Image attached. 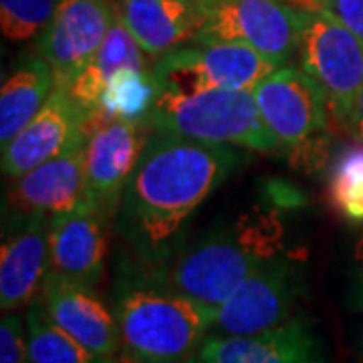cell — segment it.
<instances>
[{
	"mask_svg": "<svg viewBox=\"0 0 363 363\" xmlns=\"http://www.w3.org/2000/svg\"><path fill=\"white\" fill-rule=\"evenodd\" d=\"M152 133L143 119L116 117L87 133L85 145V200L117 216L125 186Z\"/></svg>",
	"mask_w": 363,
	"mask_h": 363,
	"instance_id": "obj_11",
	"label": "cell"
},
{
	"mask_svg": "<svg viewBox=\"0 0 363 363\" xmlns=\"http://www.w3.org/2000/svg\"><path fill=\"white\" fill-rule=\"evenodd\" d=\"M85 113L69 89L55 87L40 111L2 150V172L11 180L59 156L83 130Z\"/></svg>",
	"mask_w": 363,
	"mask_h": 363,
	"instance_id": "obj_17",
	"label": "cell"
},
{
	"mask_svg": "<svg viewBox=\"0 0 363 363\" xmlns=\"http://www.w3.org/2000/svg\"><path fill=\"white\" fill-rule=\"evenodd\" d=\"M51 216L9 212L0 248V307L18 311L40 295L51 269Z\"/></svg>",
	"mask_w": 363,
	"mask_h": 363,
	"instance_id": "obj_12",
	"label": "cell"
},
{
	"mask_svg": "<svg viewBox=\"0 0 363 363\" xmlns=\"http://www.w3.org/2000/svg\"><path fill=\"white\" fill-rule=\"evenodd\" d=\"M59 0H0V26L4 39L26 43L49 26Z\"/></svg>",
	"mask_w": 363,
	"mask_h": 363,
	"instance_id": "obj_24",
	"label": "cell"
},
{
	"mask_svg": "<svg viewBox=\"0 0 363 363\" xmlns=\"http://www.w3.org/2000/svg\"><path fill=\"white\" fill-rule=\"evenodd\" d=\"M188 363H208V362L204 359V357H202V355H200V351H198V353H196L194 357H192V359H190Z\"/></svg>",
	"mask_w": 363,
	"mask_h": 363,
	"instance_id": "obj_30",
	"label": "cell"
},
{
	"mask_svg": "<svg viewBox=\"0 0 363 363\" xmlns=\"http://www.w3.org/2000/svg\"><path fill=\"white\" fill-rule=\"evenodd\" d=\"M85 145L87 133L81 130L59 156L14 178L9 210L55 216L85 204Z\"/></svg>",
	"mask_w": 363,
	"mask_h": 363,
	"instance_id": "obj_14",
	"label": "cell"
},
{
	"mask_svg": "<svg viewBox=\"0 0 363 363\" xmlns=\"http://www.w3.org/2000/svg\"><path fill=\"white\" fill-rule=\"evenodd\" d=\"M353 301L363 309V236L353 250Z\"/></svg>",
	"mask_w": 363,
	"mask_h": 363,
	"instance_id": "obj_27",
	"label": "cell"
},
{
	"mask_svg": "<svg viewBox=\"0 0 363 363\" xmlns=\"http://www.w3.org/2000/svg\"><path fill=\"white\" fill-rule=\"evenodd\" d=\"M156 97L157 89L152 71L147 73V71L130 69L111 79L97 107L111 119L121 117V119L143 121L150 116Z\"/></svg>",
	"mask_w": 363,
	"mask_h": 363,
	"instance_id": "obj_22",
	"label": "cell"
},
{
	"mask_svg": "<svg viewBox=\"0 0 363 363\" xmlns=\"http://www.w3.org/2000/svg\"><path fill=\"white\" fill-rule=\"evenodd\" d=\"M111 216L91 202L51 216V269L65 277L97 285L104 277Z\"/></svg>",
	"mask_w": 363,
	"mask_h": 363,
	"instance_id": "obj_16",
	"label": "cell"
},
{
	"mask_svg": "<svg viewBox=\"0 0 363 363\" xmlns=\"http://www.w3.org/2000/svg\"><path fill=\"white\" fill-rule=\"evenodd\" d=\"M55 89L51 65L39 52H25L0 91V143L2 150L13 142L16 133L37 116Z\"/></svg>",
	"mask_w": 363,
	"mask_h": 363,
	"instance_id": "obj_20",
	"label": "cell"
},
{
	"mask_svg": "<svg viewBox=\"0 0 363 363\" xmlns=\"http://www.w3.org/2000/svg\"><path fill=\"white\" fill-rule=\"evenodd\" d=\"M260 117L281 150H298L327 128L329 107L321 87L291 63L277 67L252 89Z\"/></svg>",
	"mask_w": 363,
	"mask_h": 363,
	"instance_id": "obj_9",
	"label": "cell"
},
{
	"mask_svg": "<svg viewBox=\"0 0 363 363\" xmlns=\"http://www.w3.org/2000/svg\"><path fill=\"white\" fill-rule=\"evenodd\" d=\"M204 25L192 43H245L277 67L291 63L309 9L286 0H196Z\"/></svg>",
	"mask_w": 363,
	"mask_h": 363,
	"instance_id": "obj_6",
	"label": "cell"
},
{
	"mask_svg": "<svg viewBox=\"0 0 363 363\" xmlns=\"http://www.w3.org/2000/svg\"><path fill=\"white\" fill-rule=\"evenodd\" d=\"M362 353H363V341H362Z\"/></svg>",
	"mask_w": 363,
	"mask_h": 363,
	"instance_id": "obj_31",
	"label": "cell"
},
{
	"mask_svg": "<svg viewBox=\"0 0 363 363\" xmlns=\"http://www.w3.org/2000/svg\"><path fill=\"white\" fill-rule=\"evenodd\" d=\"M291 4H298L301 9H309V11H317V9H323V0H286Z\"/></svg>",
	"mask_w": 363,
	"mask_h": 363,
	"instance_id": "obj_29",
	"label": "cell"
},
{
	"mask_svg": "<svg viewBox=\"0 0 363 363\" xmlns=\"http://www.w3.org/2000/svg\"><path fill=\"white\" fill-rule=\"evenodd\" d=\"M121 351L131 363H188L210 335L212 311L182 295L160 269L119 260L111 293Z\"/></svg>",
	"mask_w": 363,
	"mask_h": 363,
	"instance_id": "obj_2",
	"label": "cell"
},
{
	"mask_svg": "<svg viewBox=\"0 0 363 363\" xmlns=\"http://www.w3.org/2000/svg\"><path fill=\"white\" fill-rule=\"evenodd\" d=\"M200 355L208 363H327L323 341L303 315L255 335L210 333Z\"/></svg>",
	"mask_w": 363,
	"mask_h": 363,
	"instance_id": "obj_15",
	"label": "cell"
},
{
	"mask_svg": "<svg viewBox=\"0 0 363 363\" xmlns=\"http://www.w3.org/2000/svg\"><path fill=\"white\" fill-rule=\"evenodd\" d=\"M51 319L87 350L105 357H116L121 350V337L116 315L95 293L89 283L49 271L40 289Z\"/></svg>",
	"mask_w": 363,
	"mask_h": 363,
	"instance_id": "obj_13",
	"label": "cell"
},
{
	"mask_svg": "<svg viewBox=\"0 0 363 363\" xmlns=\"http://www.w3.org/2000/svg\"><path fill=\"white\" fill-rule=\"evenodd\" d=\"M130 69L145 71V51L131 35L130 26L125 25L119 9H116V16L107 30L104 45L95 52L89 65L69 85V93L79 109L87 116L99 105L111 79Z\"/></svg>",
	"mask_w": 363,
	"mask_h": 363,
	"instance_id": "obj_19",
	"label": "cell"
},
{
	"mask_svg": "<svg viewBox=\"0 0 363 363\" xmlns=\"http://www.w3.org/2000/svg\"><path fill=\"white\" fill-rule=\"evenodd\" d=\"M25 323L28 363H117L116 357H105L87 350L61 329L39 297L26 307Z\"/></svg>",
	"mask_w": 363,
	"mask_h": 363,
	"instance_id": "obj_21",
	"label": "cell"
},
{
	"mask_svg": "<svg viewBox=\"0 0 363 363\" xmlns=\"http://www.w3.org/2000/svg\"><path fill=\"white\" fill-rule=\"evenodd\" d=\"M119 13L150 57H162L194 40L204 25L196 0H121Z\"/></svg>",
	"mask_w": 363,
	"mask_h": 363,
	"instance_id": "obj_18",
	"label": "cell"
},
{
	"mask_svg": "<svg viewBox=\"0 0 363 363\" xmlns=\"http://www.w3.org/2000/svg\"><path fill=\"white\" fill-rule=\"evenodd\" d=\"M281 252L274 236L250 230L206 234L192 247H184L160 269L164 279L182 295L214 313L264 260Z\"/></svg>",
	"mask_w": 363,
	"mask_h": 363,
	"instance_id": "obj_4",
	"label": "cell"
},
{
	"mask_svg": "<svg viewBox=\"0 0 363 363\" xmlns=\"http://www.w3.org/2000/svg\"><path fill=\"white\" fill-rule=\"evenodd\" d=\"M297 52L301 67L323 91L331 119L350 130L363 91V40L323 6L305 14Z\"/></svg>",
	"mask_w": 363,
	"mask_h": 363,
	"instance_id": "obj_5",
	"label": "cell"
},
{
	"mask_svg": "<svg viewBox=\"0 0 363 363\" xmlns=\"http://www.w3.org/2000/svg\"><path fill=\"white\" fill-rule=\"evenodd\" d=\"M329 200L343 218L363 222V145L347 147L329 178Z\"/></svg>",
	"mask_w": 363,
	"mask_h": 363,
	"instance_id": "obj_23",
	"label": "cell"
},
{
	"mask_svg": "<svg viewBox=\"0 0 363 363\" xmlns=\"http://www.w3.org/2000/svg\"><path fill=\"white\" fill-rule=\"evenodd\" d=\"M305 291L301 262L281 252L264 260L212 313V335H255L298 315Z\"/></svg>",
	"mask_w": 363,
	"mask_h": 363,
	"instance_id": "obj_8",
	"label": "cell"
},
{
	"mask_svg": "<svg viewBox=\"0 0 363 363\" xmlns=\"http://www.w3.org/2000/svg\"><path fill=\"white\" fill-rule=\"evenodd\" d=\"M242 160L236 145L152 131L117 210V234L147 267L164 269L198 206Z\"/></svg>",
	"mask_w": 363,
	"mask_h": 363,
	"instance_id": "obj_1",
	"label": "cell"
},
{
	"mask_svg": "<svg viewBox=\"0 0 363 363\" xmlns=\"http://www.w3.org/2000/svg\"><path fill=\"white\" fill-rule=\"evenodd\" d=\"M325 9H329L363 40V0H329Z\"/></svg>",
	"mask_w": 363,
	"mask_h": 363,
	"instance_id": "obj_26",
	"label": "cell"
},
{
	"mask_svg": "<svg viewBox=\"0 0 363 363\" xmlns=\"http://www.w3.org/2000/svg\"><path fill=\"white\" fill-rule=\"evenodd\" d=\"M152 131L208 143H228L262 154L281 150L267 130L252 91L208 89L194 95L157 93L150 116Z\"/></svg>",
	"mask_w": 363,
	"mask_h": 363,
	"instance_id": "obj_3",
	"label": "cell"
},
{
	"mask_svg": "<svg viewBox=\"0 0 363 363\" xmlns=\"http://www.w3.org/2000/svg\"><path fill=\"white\" fill-rule=\"evenodd\" d=\"M350 131L355 135V138H357V140H359V142H363V91H362V95H359V99H357L353 117H351Z\"/></svg>",
	"mask_w": 363,
	"mask_h": 363,
	"instance_id": "obj_28",
	"label": "cell"
},
{
	"mask_svg": "<svg viewBox=\"0 0 363 363\" xmlns=\"http://www.w3.org/2000/svg\"><path fill=\"white\" fill-rule=\"evenodd\" d=\"M323 2H325V4H327V2H329V0H323Z\"/></svg>",
	"mask_w": 363,
	"mask_h": 363,
	"instance_id": "obj_32",
	"label": "cell"
},
{
	"mask_svg": "<svg viewBox=\"0 0 363 363\" xmlns=\"http://www.w3.org/2000/svg\"><path fill=\"white\" fill-rule=\"evenodd\" d=\"M277 65L245 43L176 47L157 57L152 77L157 93L194 95L208 89L252 91Z\"/></svg>",
	"mask_w": 363,
	"mask_h": 363,
	"instance_id": "obj_7",
	"label": "cell"
},
{
	"mask_svg": "<svg viewBox=\"0 0 363 363\" xmlns=\"http://www.w3.org/2000/svg\"><path fill=\"white\" fill-rule=\"evenodd\" d=\"M0 363H28L26 323L16 311H6L0 321Z\"/></svg>",
	"mask_w": 363,
	"mask_h": 363,
	"instance_id": "obj_25",
	"label": "cell"
},
{
	"mask_svg": "<svg viewBox=\"0 0 363 363\" xmlns=\"http://www.w3.org/2000/svg\"><path fill=\"white\" fill-rule=\"evenodd\" d=\"M116 6L107 0H59L49 26L35 49L51 65L55 87L69 89L104 45Z\"/></svg>",
	"mask_w": 363,
	"mask_h": 363,
	"instance_id": "obj_10",
	"label": "cell"
}]
</instances>
